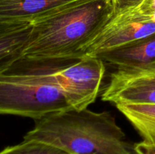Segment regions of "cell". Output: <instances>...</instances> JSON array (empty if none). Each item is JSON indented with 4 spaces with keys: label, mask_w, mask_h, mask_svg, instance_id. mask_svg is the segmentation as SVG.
<instances>
[{
    "label": "cell",
    "mask_w": 155,
    "mask_h": 154,
    "mask_svg": "<svg viewBox=\"0 0 155 154\" xmlns=\"http://www.w3.org/2000/svg\"><path fill=\"white\" fill-rule=\"evenodd\" d=\"M116 107L139 132L142 141L155 146V104H118Z\"/></svg>",
    "instance_id": "obj_10"
},
{
    "label": "cell",
    "mask_w": 155,
    "mask_h": 154,
    "mask_svg": "<svg viewBox=\"0 0 155 154\" xmlns=\"http://www.w3.org/2000/svg\"><path fill=\"white\" fill-rule=\"evenodd\" d=\"M110 0H79L32 23L23 57L30 60L83 58V51L113 16Z\"/></svg>",
    "instance_id": "obj_1"
},
{
    "label": "cell",
    "mask_w": 155,
    "mask_h": 154,
    "mask_svg": "<svg viewBox=\"0 0 155 154\" xmlns=\"http://www.w3.org/2000/svg\"><path fill=\"white\" fill-rule=\"evenodd\" d=\"M145 0H115L114 14L126 11L137 8ZM113 14V15H114Z\"/></svg>",
    "instance_id": "obj_12"
},
{
    "label": "cell",
    "mask_w": 155,
    "mask_h": 154,
    "mask_svg": "<svg viewBox=\"0 0 155 154\" xmlns=\"http://www.w3.org/2000/svg\"><path fill=\"white\" fill-rule=\"evenodd\" d=\"M104 62L96 57L74 60H36L27 58L26 69L45 84L57 87L72 108L86 109L100 93Z\"/></svg>",
    "instance_id": "obj_3"
},
{
    "label": "cell",
    "mask_w": 155,
    "mask_h": 154,
    "mask_svg": "<svg viewBox=\"0 0 155 154\" xmlns=\"http://www.w3.org/2000/svg\"><path fill=\"white\" fill-rule=\"evenodd\" d=\"M31 30L30 22L0 24V74L23 57Z\"/></svg>",
    "instance_id": "obj_9"
},
{
    "label": "cell",
    "mask_w": 155,
    "mask_h": 154,
    "mask_svg": "<svg viewBox=\"0 0 155 154\" xmlns=\"http://www.w3.org/2000/svg\"><path fill=\"white\" fill-rule=\"evenodd\" d=\"M101 99L115 105L155 104V71L132 72L117 69L110 75Z\"/></svg>",
    "instance_id": "obj_6"
},
{
    "label": "cell",
    "mask_w": 155,
    "mask_h": 154,
    "mask_svg": "<svg viewBox=\"0 0 155 154\" xmlns=\"http://www.w3.org/2000/svg\"><path fill=\"white\" fill-rule=\"evenodd\" d=\"M136 154H155V146L147 144L143 141L134 143Z\"/></svg>",
    "instance_id": "obj_13"
},
{
    "label": "cell",
    "mask_w": 155,
    "mask_h": 154,
    "mask_svg": "<svg viewBox=\"0 0 155 154\" xmlns=\"http://www.w3.org/2000/svg\"><path fill=\"white\" fill-rule=\"evenodd\" d=\"M118 70L139 72L155 71V33L140 40L96 56Z\"/></svg>",
    "instance_id": "obj_7"
},
{
    "label": "cell",
    "mask_w": 155,
    "mask_h": 154,
    "mask_svg": "<svg viewBox=\"0 0 155 154\" xmlns=\"http://www.w3.org/2000/svg\"><path fill=\"white\" fill-rule=\"evenodd\" d=\"M79 0H0V24L33 23Z\"/></svg>",
    "instance_id": "obj_8"
},
{
    "label": "cell",
    "mask_w": 155,
    "mask_h": 154,
    "mask_svg": "<svg viewBox=\"0 0 155 154\" xmlns=\"http://www.w3.org/2000/svg\"><path fill=\"white\" fill-rule=\"evenodd\" d=\"M155 33V17L138 9L114 14L85 48L83 56L96 57L101 53L140 40Z\"/></svg>",
    "instance_id": "obj_5"
},
{
    "label": "cell",
    "mask_w": 155,
    "mask_h": 154,
    "mask_svg": "<svg viewBox=\"0 0 155 154\" xmlns=\"http://www.w3.org/2000/svg\"><path fill=\"white\" fill-rule=\"evenodd\" d=\"M24 140L51 143L73 154H136L134 144L109 112L87 108H72L37 119Z\"/></svg>",
    "instance_id": "obj_2"
},
{
    "label": "cell",
    "mask_w": 155,
    "mask_h": 154,
    "mask_svg": "<svg viewBox=\"0 0 155 154\" xmlns=\"http://www.w3.org/2000/svg\"><path fill=\"white\" fill-rule=\"evenodd\" d=\"M0 154H73L59 146L36 140H23L14 146H8Z\"/></svg>",
    "instance_id": "obj_11"
},
{
    "label": "cell",
    "mask_w": 155,
    "mask_h": 154,
    "mask_svg": "<svg viewBox=\"0 0 155 154\" xmlns=\"http://www.w3.org/2000/svg\"><path fill=\"white\" fill-rule=\"evenodd\" d=\"M72 109L64 94L53 85L0 82V115L40 119Z\"/></svg>",
    "instance_id": "obj_4"
},
{
    "label": "cell",
    "mask_w": 155,
    "mask_h": 154,
    "mask_svg": "<svg viewBox=\"0 0 155 154\" xmlns=\"http://www.w3.org/2000/svg\"><path fill=\"white\" fill-rule=\"evenodd\" d=\"M136 9L146 14L155 16V0H145Z\"/></svg>",
    "instance_id": "obj_14"
},
{
    "label": "cell",
    "mask_w": 155,
    "mask_h": 154,
    "mask_svg": "<svg viewBox=\"0 0 155 154\" xmlns=\"http://www.w3.org/2000/svg\"><path fill=\"white\" fill-rule=\"evenodd\" d=\"M112 2V4H113V5H114V3H115V0H110Z\"/></svg>",
    "instance_id": "obj_15"
}]
</instances>
